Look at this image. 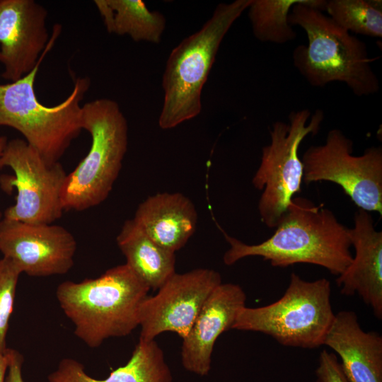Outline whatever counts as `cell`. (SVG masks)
<instances>
[{"mask_svg":"<svg viewBox=\"0 0 382 382\" xmlns=\"http://www.w3.org/2000/svg\"><path fill=\"white\" fill-rule=\"evenodd\" d=\"M275 228L269 238L255 245L221 231L229 244L223 257L224 264L229 266L246 257L259 256L273 267L307 263L339 276L352 261L349 228L322 204L294 197Z\"/></svg>","mask_w":382,"mask_h":382,"instance_id":"cell-1","label":"cell"},{"mask_svg":"<svg viewBox=\"0 0 382 382\" xmlns=\"http://www.w3.org/2000/svg\"><path fill=\"white\" fill-rule=\"evenodd\" d=\"M326 0H304L294 5L289 15L291 25L301 27L308 43L296 47L294 67L314 87L342 82L359 97L376 93L379 80L371 67L366 44L338 25L323 11Z\"/></svg>","mask_w":382,"mask_h":382,"instance_id":"cell-2","label":"cell"},{"mask_svg":"<svg viewBox=\"0 0 382 382\" xmlns=\"http://www.w3.org/2000/svg\"><path fill=\"white\" fill-rule=\"evenodd\" d=\"M149 290L125 263L96 278L64 281L56 296L75 335L96 348L110 337L129 335L139 326V309Z\"/></svg>","mask_w":382,"mask_h":382,"instance_id":"cell-3","label":"cell"},{"mask_svg":"<svg viewBox=\"0 0 382 382\" xmlns=\"http://www.w3.org/2000/svg\"><path fill=\"white\" fill-rule=\"evenodd\" d=\"M60 33L55 25L36 66L19 80L0 84V126L18 131L47 162H58L82 129L80 102L89 88L87 77L77 78L72 92L59 104L47 107L37 100L34 83L44 57Z\"/></svg>","mask_w":382,"mask_h":382,"instance_id":"cell-4","label":"cell"},{"mask_svg":"<svg viewBox=\"0 0 382 382\" xmlns=\"http://www.w3.org/2000/svg\"><path fill=\"white\" fill-rule=\"evenodd\" d=\"M250 2L236 0L218 4L200 30L172 50L162 76L163 102L158 118L161 129L174 128L200 113L202 88L219 46Z\"/></svg>","mask_w":382,"mask_h":382,"instance_id":"cell-5","label":"cell"},{"mask_svg":"<svg viewBox=\"0 0 382 382\" xmlns=\"http://www.w3.org/2000/svg\"><path fill=\"white\" fill-rule=\"evenodd\" d=\"M81 124L91 144L87 155L67 173L62 191L64 211H83L104 202L127 151V122L115 100L100 98L84 104Z\"/></svg>","mask_w":382,"mask_h":382,"instance_id":"cell-6","label":"cell"},{"mask_svg":"<svg viewBox=\"0 0 382 382\" xmlns=\"http://www.w3.org/2000/svg\"><path fill=\"white\" fill-rule=\"evenodd\" d=\"M330 282H313L291 273L284 295L257 308L238 312L232 329L270 335L284 346L313 349L324 345L335 313L330 303Z\"/></svg>","mask_w":382,"mask_h":382,"instance_id":"cell-7","label":"cell"},{"mask_svg":"<svg viewBox=\"0 0 382 382\" xmlns=\"http://www.w3.org/2000/svg\"><path fill=\"white\" fill-rule=\"evenodd\" d=\"M324 113L308 109L292 111L288 122L276 121L270 131V141L262 149L259 167L252 183L262 191L258 201V212L262 222L275 228L296 194L301 192L303 167L299 149L308 135L319 132Z\"/></svg>","mask_w":382,"mask_h":382,"instance_id":"cell-8","label":"cell"},{"mask_svg":"<svg viewBox=\"0 0 382 382\" xmlns=\"http://www.w3.org/2000/svg\"><path fill=\"white\" fill-rule=\"evenodd\" d=\"M303 182L334 183L342 187L358 209L382 215V148L371 146L353 155V142L340 129H332L323 144L303 153Z\"/></svg>","mask_w":382,"mask_h":382,"instance_id":"cell-9","label":"cell"},{"mask_svg":"<svg viewBox=\"0 0 382 382\" xmlns=\"http://www.w3.org/2000/svg\"><path fill=\"white\" fill-rule=\"evenodd\" d=\"M4 167L10 168L14 176L2 178L1 184L16 187L17 195L4 218L31 224H53L61 218L67 173L59 161L49 163L24 139H13L0 155V168Z\"/></svg>","mask_w":382,"mask_h":382,"instance_id":"cell-10","label":"cell"},{"mask_svg":"<svg viewBox=\"0 0 382 382\" xmlns=\"http://www.w3.org/2000/svg\"><path fill=\"white\" fill-rule=\"evenodd\" d=\"M221 282L216 270L199 268L175 272L156 295L147 296L139 309V339L155 340L165 332L182 339L188 334L207 297Z\"/></svg>","mask_w":382,"mask_h":382,"instance_id":"cell-11","label":"cell"},{"mask_svg":"<svg viewBox=\"0 0 382 382\" xmlns=\"http://www.w3.org/2000/svg\"><path fill=\"white\" fill-rule=\"evenodd\" d=\"M76 249L74 236L62 226L0 220V252L28 276L67 273Z\"/></svg>","mask_w":382,"mask_h":382,"instance_id":"cell-12","label":"cell"},{"mask_svg":"<svg viewBox=\"0 0 382 382\" xmlns=\"http://www.w3.org/2000/svg\"><path fill=\"white\" fill-rule=\"evenodd\" d=\"M46 9L33 0H0L1 77L14 82L37 64L50 38Z\"/></svg>","mask_w":382,"mask_h":382,"instance_id":"cell-13","label":"cell"},{"mask_svg":"<svg viewBox=\"0 0 382 382\" xmlns=\"http://www.w3.org/2000/svg\"><path fill=\"white\" fill-rule=\"evenodd\" d=\"M245 301V291L236 284L221 283L212 291L183 339L181 361L187 371L202 376L209 374L216 340L232 329Z\"/></svg>","mask_w":382,"mask_h":382,"instance_id":"cell-14","label":"cell"},{"mask_svg":"<svg viewBox=\"0 0 382 382\" xmlns=\"http://www.w3.org/2000/svg\"><path fill=\"white\" fill-rule=\"evenodd\" d=\"M355 254L347 269L336 279L345 296L357 294L382 318V231H376L370 212L358 209L349 228Z\"/></svg>","mask_w":382,"mask_h":382,"instance_id":"cell-15","label":"cell"},{"mask_svg":"<svg viewBox=\"0 0 382 382\" xmlns=\"http://www.w3.org/2000/svg\"><path fill=\"white\" fill-rule=\"evenodd\" d=\"M324 345L340 357L349 382H382V337L363 330L354 311L335 315Z\"/></svg>","mask_w":382,"mask_h":382,"instance_id":"cell-16","label":"cell"},{"mask_svg":"<svg viewBox=\"0 0 382 382\" xmlns=\"http://www.w3.org/2000/svg\"><path fill=\"white\" fill-rule=\"evenodd\" d=\"M132 219L156 243L175 253L195 233L197 213L183 194L162 192L140 203Z\"/></svg>","mask_w":382,"mask_h":382,"instance_id":"cell-17","label":"cell"},{"mask_svg":"<svg viewBox=\"0 0 382 382\" xmlns=\"http://www.w3.org/2000/svg\"><path fill=\"white\" fill-rule=\"evenodd\" d=\"M47 382H173V377L156 342L139 339L127 362L103 379L90 376L79 361L64 358L48 375Z\"/></svg>","mask_w":382,"mask_h":382,"instance_id":"cell-18","label":"cell"},{"mask_svg":"<svg viewBox=\"0 0 382 382\" xmlns=\"http://www.w3.org/2000/svg\"><path fill=\"white\" fill-rule=\"evenodd\" d=\"M116 241L126 264L150 289L158 290L175 272V253L156 243L133 219L125 221Z\"/></svg>","mask_w":382,"mask_h":382,"instance_id":"cell-19","label":"cell"},{"mask_svg":"<svg viewBox=\"0 0 382 382\" xmlns=\"http://www.w3.org/2000/svg\"><path fill=\"white\" fill-rule=\"evenodd\" d=\"M109 33L129 35L135 42L158 44L166 21L158 11H150L141 0H95Z\"/></svg>","mask_w":382,"mask_h":382,"instance_id":"cell-20","label":"cell"},{"mask_svg":"<svg viewBox=\"0 0 382 382\" xmlns=\"http://www.w3.org/2000/svg\"><path fill=\"white\" fill-rule=\"evenodd\" d=\"M304 0H251L247 8L255 37L262 42L285 44L296 37L289 22L291 8Z\"/></svg>","mask_w":382,"mask_h":382,"instance_id":"cell-21","label":"cell"},{"mask_svg":"<svg viewBox=\"0 0 382 382\" xmlns=\"http://www.w3.org/2000/svg\"><path fill=\"white\" fill-rule=\"evenodd\" d=\"M325 11L349 33L382 37V1L378 0H329Z\"/></svg>","mask_w":382,"mask_h":382,"instance_id":"cell-22","label":"cell"},{"mask_svg":"<svg viewBox=\"0 0 382 382\" xmlns=\"http://www.w3.org/2000/svg\"><path fill=\"white\" fill-rule=\"evenodd\" d=\"M21 272L10 260L0 259V352H5L6 335L13 312L17 283Z\"/></svg>","mask_w":382,"mask_h":382,"instance_id":"cell-23","label":"cell"},{"mask_svg":"<svg viewBox=\"0 0 382 382\" xmlns=\"http://www.w3.org/2000/svg\"><path fill=\"white\" fill-rule=\"evenodd\" d=\"M316 382H349L336 354L323 350L316 371Z\"/></svg>","mask_w":382,"mask_h":382,"instance_id":"cell-24","label":"cell"},{"mask_svg":"<svg viewBox=\"0 0 382 382\" xmlns=\"http://www.w3.org/2000/svg\"><path fill=\"white\" fill-rule=\"evenodd\" d=\"M8 364L5 382H25L22 374L23 355L16 349L8 348Z\"/></svg>","mask_w":382,"mask_h":382,"instance_id":"cell-25","label":"cell"},{"mask_svg":"<svg viewBox=\"0 0 382 382\" xmlns=\"http://www.w3.org/2000/svg\"><path fill=\"white\" fill-rule=\"evenodd\" d=\"M8 364V349L5 352H0V382H5Z\"/></svg>","mask_w":382,"mask_h":382,"instance_id":"cell-26","label":"cell"},{"mask_svg":"<svg viewBox=\"0 0 382 382\" xmlns=\"http://www.w3.org/2000/svg\"><path fill=\"white\" fill-rule=\"evenodd\" d=\"M7 139L4 136H0V155L1 154L2 151H4L6 144H7ZM2 219L1 214L0 212V220Z\"/></svg>","mask_w":382,"mask_h":382,"instance_id":"cell-27","label":"cell"}]
</instances>
